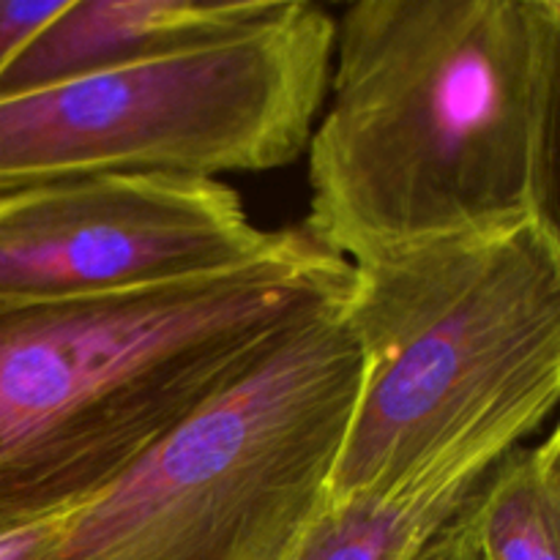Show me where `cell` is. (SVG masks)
<instances>
[{
    "instance_id": "30bf717a",
    "label": "cell",
    "mask_w": 560,
    "mask_h": 560,
    "mask_svg": "<svg viewBox=\"0 0 560 560\" xmlns=\"http://www.w3.org/2000/svg\"><path fill=\"white\" fill-rule=\"evenodd\" d=\"M69 0H0V71L16 49L36 31H42Z\"/></svg>"
},
{
    "instance_id": "9c48e42d",
    "label": "cell",
    "mask_w": 560,
    "mask_h": 560,
    "mask_svg": "<svg viewBox=\"0 0 560 560\" xmlns=\"http://www.w3.org/2000/svg\"><path fill=\"white\" fill-rule=\"evenodd\" d=\"M465 514L479 560H560V432L503 454Z\"/></svg>"
},
{
    "instance_id": "3957f363",
    "label": "cell",
    "mask_w": 560,
    "mask_h": 560,
    "mask_svg": "<svg viewBox=\"0 0 560 560\" xmlns=\"http://www.w3.org/2000/svg\"><path fill=\"white\" fill-rule=\"evenodd\" d=\"M364 377L326 501L388 490L479 446H520L560 397V224L350 260Z\"/></svg>"
},
{
    "instance_id": "7a4b0ae2",
    "label": "cell",
    "mask_w": 560,
    "mask_h": 560,
    "mask_svg": "<svg viewBox=\"0 0 560 560\" xmlns=\"http://www.w3.org/2000/svg\"><path fill=\"white\" fill-rule=\"evenodd\" d=\"M350 262L288 228L249 266L85 301L0 299V534L66 517L342 304Z\"/></svg>"
},
{
    "instance_id": "6da1fadb",
    "label": "cell",
    "mask_w": 560,
    "mask_h": 560,
    "mask_svg": "<svg viewBox=\"0 0 560 560\" xmlns=\"http://www.w3.org/2000/svg\"><path fill=\"white\" fill-rule=\"evenodd\" d=\"M310 137L301 228L355 260L558 224V0H359Z\"/></svg>"
},
{
    "instance_id": "ba28073f",
    "label": "cell",
    "mask_w": 560,
    "mask_h": 560,
    "mask_svg": "<svg viewBox=\"0 0 560 560\" xmlns=\"http://www.w3.org/2000/svg\"><path fill=\"white\" fill-rule=\"evenodd\" d=\"M512 448L479 443L399 487L326 501L284 560H413Z\"/></svg>"
},
{
    "instance_id": "52a82bcc",
    "label": "cell",
    "mask_w": 560,
    "mask_h": 560,
    "mask_svg": "<svg viewBox=\"0 0 560 560\" xmlns=\"http://www.w3.org/2000/svg\"><path fill=\"white\" fill-rule=\"evenodd\" d=\"M293 0H69L0 71V96L219 47L282 20Z\"/></svg>"
},
{
    "instance_id": "8fae6325",
    "label": "cell",
    "mask_w": 560,
    "mask_h": 560,
    "mask_svg": "<svg viewBox=\"0 0 560 560\" xmlns=\"http://www.w3.org/2000/svg\"><path fill=\"white\" fill-rule=\"evenodd\" d=\"M468 503V501H465ZM465 503L430 541H427L424 550L419 552L413 560H479L476 556L474 539H470L468 528V514H465Z\"/></svg>"
},
{
    "instance_id": "5b68a950",
    "label": "cell",
    "mask_w": 560,
    "mask_h": 560,
    "mask_svg": "<svg viewBox=\"0 0 560 560\" xmlns=\"http://www.w3.org/2000/svg\"><path fill=\"white\" fill-rule=\"evenodd\" d=\"M323 5L219 47L0 96V197L104 175L266 173L310 145L331 74Z\"/></svg>"
},
{
    "instance_id": "8992f818",
    "label": "cell",
    "mask_w": 560,
    "mask_h": 560,
    "mask_svg": "<svg viewBox=\"0 0 560 560\" xmlns=\"http://www.w3.org/2000/svg\"><path fill=\"white\" fill-rule=\"evenodd\" d=\"M219 178L104 175L0 197V299L85 301L249 266L282 244Z\"/></svg>"
},
{
    "instance_id": "277c9868",
    "label": "cell",
    "mask_w": 560,
    "mask_h": 560,
    "mask_svg": "<svg viewBox=\"0 0 560 560\" xmlns=\"http://www.w3.org/2000/svg\"><path fill=\"white\" fill-rule=\"evenodd\" d=\"M361 377L337 304L60 517L33 560H284L326 506Z\"/></svg>"
},
{
    "instance_id": "7c38bea8",
    "label": "cell",
    "mask_w": 560,
    "mask_h": 560,
    "mask_svg": "<svg viewBox=\"0 0 560 560\" xmlns=\"http://www.w3.org/2000/svg\"><path fill=\"white\" fill-rule=\"evenodd\" d=\"M58 520H44V523L25 525V528L3 530L0 534V560H33L38 552L47 547V541L52 539L55 528H58Z\"/></svg>"
}]
</instances>
